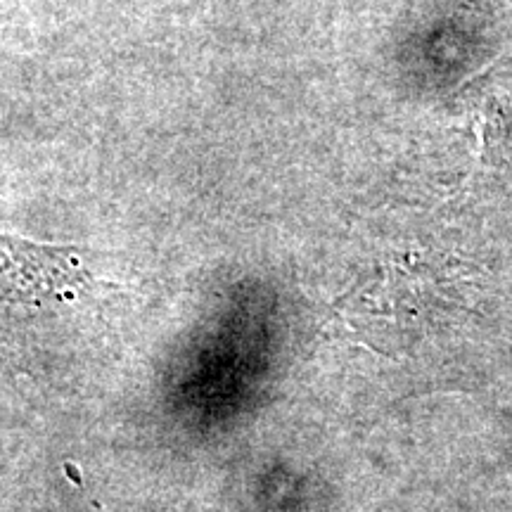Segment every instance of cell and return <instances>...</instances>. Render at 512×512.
I'll use <instances>...</instances> for the list:
<instances>
[{
  "instance_id": "obj_1",
  "label": "cell",
  "mask_w": 512,
  "mask_h": 512,
  "mask_svg": "<svg viewBox=\"0 0 512 512\" xmlns=\"http://www.w3.org/2000/svg\"><path fill=\"white\" fill-rule=\"evenodd\" d=\"M81 259L76 247L0 233V306L31 304L72 292L86 280Z\"/></svg>"
}]
</instances>
